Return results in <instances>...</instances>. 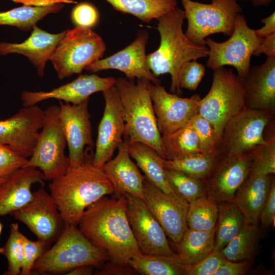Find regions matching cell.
Segmentation results:
<instances>
[{
	"label": "cell",
	"instance_id": "33",
	"mask_svg": "<svg viewBox=\"0 0 275 275\" xmlns=\"http://www.w3.org/2000/svg\"><path fill=\"white\" fill-rule=\"evenodd\" d=\"M128 265L139 274L184 275L183 264L176 256L146 255L133 257Z\"/></svg>",
	"mask_w": 275,
	"mask_h": 275
},
{
	"label": "cell",
	"instance_id": "6",
	"mask_svg": "<svg viewBox=\"0 0 275 275\" xmlns=\"http://www.w3.org/2000/svg\"><path fill=\"white\" fill-rule=\"evenodd\" d=\"M245 107L242 81L231 69L222 67L214 71L210 89L196 113L211 123L221 141L226 124Z\"/></svg>",
	"mask_w": 275,
	"mask_h": 275
},
{
	"label": "cell",
	"instance_id": "25",
	"mask_svg": "<svg viewBox=\"0 0 275 275\" xmlns=\"http://www.w3.org/2000/svg\"><path fill=\"white\" fill-rule=\"evenodd\" d=\"M43 175L33 167H23L0 184V216L10 214L26 204L32 198V186L44 185Z\"/></svg>",
	"mask_w": 275,
	"mask_h": 275
},
{
	"label": "cell",
	"instance_id": "3",
	"mask_svg": "<svg viewBox=\"0 0 275 275\" xmlns=\"http://www.w3.org/2000/svg\"><path fill=\"white\" fill-rule=\"evenodd\" d=\"M185 15L177 7L161 16L157 29L160 36L158 48L147 56L148 67L156 77L168 73L171 77L170 93L180 95V78L187 63L208 57V48L193 43L183 33Z\"/></svg>",
	"mask_w": 275,
	"mask_h": 275
},
{
	"label": "cell",
	"instance_id": "51",
	"mask_svg": "<svg viewBox=\"0 0 275 275\" xmlns=\"http://www.w3.org/2000/svg\"><path fill=\"white\" fill-rule=\"evenodd\" d=\"M15 3L33 7H46L59 3H76L73 0H11Z\"/></svg>",
	"mask_w": 275,
	"mask_h": 275
},
{
	"label": "cell",
	"instance_id": "2",
	"mask_svg": "<svg viewBox=\"0 0 275 275\" xmlns=\"http://www.w3.org/2000/svg\"><path fill=\"white\" fill-rule=\"evenodd\" d=\"M92 148L86 147L84 162L70 166L48 184L66 225L77 226L86 208L102 197L114 193V187L102 168L93 162Z\"/></svg>",
	"mask_w": 275,
	"mask_h": 275
},
{
	"label": "cell",
	"instance_id": "32",
	"mask_svg": "<svg viewBox=\"0 0 275 275\" xmlns=\"http://www.w3.org/2000/svg\"><path fill=\"white\" fill-rule=\"evenodd\" d=\"M64 7V3L46 7L23 5L19 7L0 12V25L15 26L23 31H32L38 21L49 14L58 13Z\"/></svg>",
	"mask_w": 275,
	"mask_h": 275
},
{
	"label": "cell",
	"instance_id": "41",
	"mask_svg": "<svg viewBox=\"0 0 275 275\" xmlns=\"http://www.w3.org/2000/svg\"><path fill=\"white\" fill-rule=\"evenodd\" d=\"M224 260L219 251H212L197 263L183 265L184 275H214Z\"/></svg>",
	"mask_w": 275,
	"mask_h": 275
},
{
	"label": "cell",
	"instance_id": "45",
	"mask_svg": "<svg viewBox=\"0 0 275 275\" xmlns=\"http://www.w3.org/2000/svg\"><path fill=\"white\" fill-rule=\"evenodd\" d=\"M204 66L193 60L185 65L180 78V87L191 91L197 89L205 75Z\"/></svg>",
	"mask_w": 275,
	"mask_h": 275
},
{
	"label": "cell",
	"instance_id": "52",
	"mask_svg": "<svg viewBox=\"0 0 275 275\" xmlns=\"http://www.w3.org/2000/svg\"><path fill=\"white\" fill-rule=\"evenodd\" d=\"M94 266L91 265H80L75 267L67 272L66 275H92L94 273Z\"/></svg>",
	"mask_w": 275,
	"mask_h": 275
},
{
	"label": "cell",
	"instance_id": "31",
	"mask_svg": "<svg viewBox=\"0 0 275 275\" xmlns=\"http://www.w3.org/2000/svg\"><path fill=\"white\" fill-rule=\"evenodd\" d=\"M245 223L243 215L234 202L218 205L213 251H220L238 233Z\"/></svg>",
	"mask_w": 275,
	"mask_h": 275
},
{
	"label": "cell",
	"instance_id": "17",
	"mask_svg": "<svg viewBox=\"0 0 275 275\" xmlns=\"http://www.w3.org/2000/svg\"><path fill=\"white\" fill-rule=\"evenodd\" d=\"M44 111L37 105L24 106L10 117L0 120V144L29 158L42 127Z\"/></svg>",
	"mask_w": 275,
	"mask_h": 275
},
{
	"label": "cell",
	"instance_id": "43",
	"mask_svg": "<svg viewBox=\"0 0 275 275\" xmlns=\"http://www.w3.org/2000/svg\"><path fill=\"white\" fill-rule=\"evenodd\" d=\"M71 18L76 26L91 29L97 24L99 16L94 6L89 3L82 2L73 8Z\"/></svg>",
	"mask_w": 275,
	"mask_h": 275
},
{
	"label": "cell",
	"instance_id": "47",
	"mask_svg": "<svg viewBox=\"0 0 275 275\" xmlns=\"http://www.w3.org/2000/svg\"><path fill=\"white\" fill-rule=\"evenodd\" d=\"M253 263L249 261L232 262L225 260L214 275H244L252 269Z\"/></svg>",
	"mask_w": 275,
	"mask_h": 275
},
{
	"label": "cell",
	"instance_id": "1",
	"mask_svg": "<svg viewBox=\"0 0 275 275\" xmlns=\"http://www.w3.org/2000/svg\"><path fill=\"white\" fill-rule=\"evenodd\" d=\"M78 225L110 260L129 266V261L142 253L128 221L125 196L102 197L86 208Z\"/></svg>",
	"mask_w": 275,
	"mask_h": 275
},
{
	"label": "cell",
	"instance_id": "16",
	"mask_svg": "<svg viewBox=\"0 0 275 275\" xmlns=\"http://www.w3.org/2000/svg\"><path fill=\"white\" fill-rule=\"evenodd\" d=\"M105 101L102 118L98 126L93 162L102 168L110 160L123 141L125 120L119 94L115 86L103 91Z\"/></svg>",
	"mask_w": 275,
	"mask_h": 275
},
{
	"label": "cell",
	"instance_id": "34",
	"mask_svg": "<svg viewBox=\"0 0 275 275\" xmlns=\"http://www.w3.org/2000/svg\"><path fill=\"white\" fill-rule=\"evenodd\" d=\"M166 159H179L201 153L196 133L189 121L172 133L161 136Z\"/></svg>",
	"mask_w": 275,
	"mask_h": 275
},
{
	"label": "cell",
	"instance_id": "48",
	"mask_svg": "<svg viewBox=\"0 0 275 275\" xmlns=\"http://www.w3.org/2000/svg\"><path fill=\"white\" fill-rule=\"evenodd\" d=\"M94 274L96 275L139 274L129 266L122 265L112 260L104 264L100 269L95 271Z\"/></svg>",
	"mask_w": 275,
	"mask_h": 275
},
{
	"label": "cell",
	"instance_id": "28",
	"mask_svg": "<svg viewBox=\"0 0 275 275\" xmlns=\"http://www.w3.org/2000/svg\"><path fill=\"white\" fill-rule=\"evenodd\" d=\"M262 233L258 224L245 222L238 233L219 251L223 258L232 262L253 263L260 249Z\"/></svg>",
	"mask_w": 275,
	"mask_h": 275
},
{
	"label": "cell",
	"instance_id": "35",
	"mask_svg": "<svg viewBox=\"0 0 275 275\" xmlns=\"http://www.w3.org/2000/svg\"><path fill=\"white\" fill-rule=\"evenodd\" d=\"M275 122H269L264 132L265 142L256 145L246 153L252 160L250 173L273 175L275 173Z\"/></svg>",
	"mask_w": 275,
	"mask_h": 275
},
{
	"label": "cell",
	"instance_id": "13",
	"mask_svg": "<svg viewBox=\"0 0 275 275\" xmlns=\"http://www.w3.org/2000/svg\"><path fill=\"white\" fill-rule=\"evenodd\" d=\"M252 160L247 153L223 154L203 180L205 196L213 203L234 202L236 194L250 174Z\"/></svg>",
	"mask_w": 275,
	"mask_h": 275
},
{
	"label": "cell",
	"instance_id": "53",
	"mask_svg": "<svg viewBox=\"0 0 275 275\" xmlns=\"http://www.w3.org/2000/svg\"><path fill=\"white\" fill-rule=\"evenodd\" d=\"M242 1H250L255 7L266 6L274 0H240Z\"/></svg>",
	"mask_w": 275,
	"mask_h": 275
},
{
	"label": "cell",
	"instance_id": "12",
	"mask_svg": "<svg viewBox=\"0 0 275 275\" xmlns=\"http://www.w3.org/2000/svg\"><path fill=\"white\" fill-rule=\"evenodd\" d=\"M10 215L26 225L37 240L48 248L66 225L54 200L43 187L33 192L31 199Z\"/></svg>",
	"mask_w": 275,
	"mask_h": 275
},
{
	"label": "cell",
	"instance_id": "39",
	"mask_svg": "<svg viewBox=\"0 0 275 275\" xmlns=\"http://www.w3.org/2000/svg\"><path fill=\"white\" fill-rule=\"evenodd\" d=\"M23 236L17 223L10 226L9 237L5 245L0 248V253L7 259L8 268L4 275L20 274L23 262Z\"/></svg>",
	"mask_w": 275,
	"mask_h": 275
},
{
	"label": "cell",
	"instance_id": "24",
	"mask_svg": "<svg viewBox=\"0 0 275 275\" xmlns=\"http://www.w3.org/2000/svg\"><path fill=\"white\" fill-rule=\"evenodd\" d=\"M117 156L102 167L112 183L117 197L129 194L145 201L142 175L136 164L131 160L128 144L123 140L118 147Z\"/></svg>",
	"mask_w": 275,
	"mask_h": 275
},
{
	"label": "cell",
	"instance_id": "20",
	"mask_svg": "<svg viewBox=\"0 0 275 275\" xmlns=\"http://www.w3.org/2000/svg\"><path fill=\"white\" fill-rule=\"evenodd\" d=\"M149 39L147 31L140 30L136 38L130 45L118 52L100 59L85 69L90 73L104 70L116 69L123 72L127 78H146L153 84H161L149 69L146 58V46Z\"/></svg>",
	"mask_w": 275,
	"mask_h": 275
},
{
	"label": "cell",
	"instance_id": "5",
	"mask_svg": "<svg viewBox=\"0 0 275 275\" xmlns=\"http://www.w3.org/2000/svg\"><path fill=\"white\" fill-rule=\"evenodd\" d=\"M54 242L36 261L31 274H65L78 266H95L110 260L108 254L95 245L76 226L65 225Z\"/></svg>",
	"mask_w": 275,
	"mask_h": 275
},
{
	"label": "cell",
	"instance_id": "23",
	"mask_svg": "<svg viewBox=\"0 0 275 275\" xmlns=\"http://www.w3.org/2000/svg\"><path fill=\"white\" fill-rule=\"evenodd\" d=\"M31 35L21 43L0 41V55L22 54L28 58L36 68L40 77L44 75L46 63L50 60L66 31L51 34L35 25Z\"/></svg>",
	"mask_w": 275,
	"mask_h": 275
},
{
	"label": "cell",
	"instance_id": "14",
	"mask_svg": "<svg viewBox=\"0 0 275 275\" xmlns=\"http://www.w3.org/2000/svg\"><path fill=\"white\" fill-rule=\"evenodd\" d=\"M124 196L128 221L142 253L176 256L164 231L145 201L127 194Z\"/></svg>",
	"mask_w": 275,
	"mask_h": 275
},
{
	"label": "cell",
	"instance_id": "18",
	"mask_svg": "<svg viewBox=\"0 0 275 275\" xmlns=\"http://www.w3.org/2000/svg\"><path fill=\"white\" fill-rule=\"evenodd\" d=\"M150 93L158 130L161 136L169 135L185 125L197 113L201 98H189L168 92L161 84H150Z\"/></svg>",
	"mask_w": 275,
	"mask_h": 275
},
{
	"label": "cell",
	"instance_id": "15",
	"mask_svg": "<svg viewBox=\"0 0 275 275\" xmlns=\"http://www.w3.org/2000/svg\"><path fill=\"white\" fill-rule=\"evenodd\" d=\"M145 202L166 235L175 244L187 229L189 203L175 193H166L149 182L144 176Z\"/></svg>",
	"mask_w": 275,
	"mask_h": 275
},
{
	"label": "cell",
	"instance_id": "40",
	"mask_svg": "<svg viewBox=\"0 0 275 275\" xmlns=\"http://www.w3.org/2000/svg\"><path fill=\"white\" fill-rule=\"evenodd\" d=\"M195 130L202 153H219L220 141L211 123L198 113L188 121Z\"/></svg>",
	"mask_w": 275,
	"mask_h": 275
},
{
	"label": "cell",
	"instance_id": "38",
	"mask_svg": "<svg viewBox=\"0 0 275 275\" xmlns=\"http://www.w3.org/2000/svg\"><path fill=\"white\" fill-rule=\"evenodd\" d=\"M164 171L174 191L189 203L205 196L203 180L178 170L164 169Z\"/></svg>",
	"mask_w": 275,
	"mask_h": 275
},
{
	"label": "cell",
	"instance_id": "7",
	"mask_svg": "<svg viewBox=\"0 0 275 275\" xmlns=\"http://www.w3.org/2000/svg\"><path fill=\"white\" fill-rule=\"evenodd\" d=\"M180 1L187 21L185 34L199 45H206V38L211 35L222 33L230 36L236 17L242 12L236 0H211L210 4Z\"/></svg>",
	"mask_w": 275,
	"mask_h": 275
},
{
	"label": "cell",
	"instance_id": "11",
	"mask_svg": "<svg viewBox=\"0 0 275 275\" xmlns=\"http://www.w3.org/2000/svg\"><path fill=\"white\" fill-rule=\"evenodd\" d=\"M274 114L245 107L226 124L219 151L223 154L244 153L256 145L263 143L267 125Z\"/></svg>",
	"mask_w": 275,
	"mask_h": 275
},
{
	"label": "cell",
	"instance_id": "9",
	"mask_svg": "<svg viewBox=\"0 0 275 275\" xmlns=\"http://www.w3.org/2000/svg\"><path fill=\"white\" fill-rule=\"evenodd\" d=\"M106 49L102 38L90 28L66 30L50 61L60 79L80 74L88 65L101 59Z\"/></svg>",
	"mask_w": 275,
	"mask_h": 275
},
{
	"label": "cell",
	"instance_id": "37",
	"mask_svg": "<svg viewBox=\"0 0 275 275\" xmlns=\"http://www.w3.org/2000/svg\"><path fill=\"white\" fill-rule=\"evenodd\" d=\"M218 205L205 196L189 203L187 213V227L198 231H211L215 228Z\"/></svg>",
	"mask_w": 275,
	"mask_h": 275
},
{
	"label": "cell",
	"instance_id": "26",
	"mask_svg": "<svg viewBox=\"0 0 275 275\" xmlns=\"http://www.w3.org/2000/svg\"><path fill=\"white\" fill-rule=\"evenodd\" d=\"M273 175L250 173L238 190L234 202L242 213L245 222L259 223Z\"/></svg>",
	"mask_w": 275,
	"mask_h": 275
},
{
	"label": "cell",
	"instance_id": "54",
	"mask_svg": "<svg viewBox=\"0 0 275 275\" xmlns=\"http://www.w3.org/2000/svg\"><path fill=\"white\" fill-rule=\"evenodd\" d=\"M9 176H5V177H0V184L3 182L4 180H5L7 177H8Z\"/></svg>",
	"mask_w": 275,
	"mask_h": 275
},
{
	"label": "cell",
	"instance_id": "50",
	"mask_svg": "<svg viewBox=\"0 0 275 275\" xmlns=\"http://www.w3.org/2000/svg\"><path fill=\"white\" fill-rule=\"evenodd\" d=\"M261 22L264 24L263 27L254 30L255 35L257 38H264L275 33V12L273 11L269 16L261 19Z\"/></svg>",
	"mask_w": 275,
	"mask_h": 275
},
{
	"label": "cell",
	"instance_id": "22",
	"mask_svg": "<svg viewBox=\"0 0 275 275\" xmlns=\"http://www.w3.org/2000/svg\"><path fill=\"white\" fill-rule=\"evenodd\" d=\"M242 84L246 108L275 114V57L250 67Z\"/></svg>",
	"mask_w": 275,
	"mask_h": 275
},
{
	"label": "cell",
	"instance_id": "42",
	"mask_svg": "<svg viewBox=\"0 0 275 275\" xmlns=\"http://www.w3.org/2000/svg\"><path fill=\"white\" fill-rule=\"evenodd\" d=\"M48 248L42 241H33L23 235V262L20 275H31L35 263Z\"/></svg>",
	"mask_w": 275,
	"mask_h": 275
},
{
	"label": "cell",
	"instance_id": "55",
	"mask_svg": "<svg viewBox=\"0 0 275 275\" xmlns=\"http://www.w3.org/2000/svg\"><path fill=\"white\" fill-rule=\"evenodd\" d=\"M3 228V225L1 222H0V236L2 232Z\"/></svg>",
	"mask_w": 275,
	"mask_h": 275
},
{
	"label": "cell",
	"instance_id": "46",
	"mask_svg": "<svg viewBox=\"0 0 275 275\" xmlns=\"http://www.w3.org/2000/svg\"><path fill=\"white\" fill-rule=\"evenodd\" d=\"M275 220V179L273 176L270 190L260 215V227L262 233L268 231L271 227L274 228Z\"/></svg>",
	"mask_w": 275,
	"mask_h": 275
},
{
	"label": "cell",
	"instance_id": "36",
	"mask_svg": "<svg viewBox=\"0 0 275 275\" xmlns=\"http://www.w3.org/2000/svg\"><path fill=\"white\" fill-rule=\"evenodd\" d=\"M220 156L221 153L212 154L200 153L179 159L162 158V163L164 169L180 171L204 180L212 171Z\"/></svg>",
	"mask_w": 275,
	"mask_h": 275
},
{
	"label": "cell",
	"instance_id": "29",
	"mask_svg": "<svg viewBox=\"0 0 275 275\" xmlns=\"http://www.w3.org/2000/svg\"><path fill=\"white\" fill-rule=\"evenodd\" d=\"M216 227L211 231H198L187 228L176 243L177 256L183 265L199 262L213 250Z\"/></svg>",
	"mask_w": 275,
	"mask_h": 275
},
{
	"label": "cell",
	"instance_id": "4",
	"mask_svg": "<svg viewBox=\"0 0 275 275\" xmlns=\"http://www.w3.org/2000/svg\"><path fill=\"white\" fill-rule=\"evenodd\" d=\"M151 83L146 78L138 79L136 82L125 77L116 79L115 86L125 120L123 141L128 144L134 142L146 144L166 159L150 93Z\"/></svg>",
	"mask_w": 275,
	"mask_h": 275
},
{
	"label": "cell",
	"instance_id": "8",
	"mask_svg": "<svg viewBox=\"0 0 275 275\" xmlns=\"http://www.w3.org/2000/svg\"><path fill=\"white\" fill-rule=\"evenodd\" d=\"M44 111V119L36 146L24 167L39 168L44 180L64 174L70 167L65 153L67 142L60 118V105H51Z\"/></svg>",
	"mask_w": 275,
	"mask_h": 275
},
{
	"label": "cell",
	"instance_id": "27",
	"mask_svg": "<svg viewBox=\"0 0 275 275\" xmlns=\"http://www.w3.org/2000/svg\"><path fill=\"white\" fill-rule=\"evenodd\" d=\"M128 151L149 182L166 193H175L166 179L162 158L155 150L144 143L134 142L128 144Z\"/></svg>",
	"mask_w": 275,
	"mask_h": 275
},
{
	"label": "cell",
	"instance_id": "30",
	"mask_svg": "<svg viewBox=\"0 0 275 275\" xmlns=\"http://www.w3.org/2000/svg\"><path fill=\"white\" fill-rule=\"evenodd\" d=\"M116 11L131 14L144 22L157 19L177 7V0H105Z\"/></svg>",
	"mask_w": 275,
	"mask_h": 275
},
{
	"label": "cell",
	"instance_id": "21",
	"mask_svg": "<svg viewBox=\"0 0 275 275\" xmlns=\"http://www.w3.org/2000/svg\"><path fill=\"white\" fill-rule=\"evenodd\" d=\"M116 82L113 77H101L94 74L80 75L72 81L50 91H24L21 94V100L24 106L35 105L50 98L77 104L89 99L92 94L115 86Z\"/></svg>",
	"mask_w": 275,
	"mask_h": 275
},
{
	"label": "cell",
	"instance_id": "44",
	"mask_svg": "<svg viewBox=\"0 0 275 275\" xmlns=\"http://www.w3.org/2000/svg\"><path fill=\"white\" fill-rule=\"evenodd\" d=\"M28 159L9 147L0 144V177L9 176L16 170L24 167Z\"/></svg>",
	"mask_w": 275,
	"mask_h": 275
},
{
	"label": "cell",
	"instance_id": "19",
	"mask_svg": "<svg viewBox=\"0 0 275 275\" xmlns=\"http://www.w3.org/2000/svg\"><path fill=\"white\" fill-rule=\"evenodd\" d=\"M89 101V99L77 104L60 101L61 121L69 150L70 166L82 163L85 147L94 146Z\"/></svg>",
	"mask_w": 275,
	"mask_h": 275
},
{
	"label": "cell",
	"instance_id": "49",
	"mask_svg": "<svg viewBox=\"0 0 275 275\" xmlns=\"http://www.w3.org/2000/svg\"><path fill=\"white\" fill-rule=\"evenodd\" d=\"M262 53L267 57H275V33L263 38L253 55L259 56Z\"/></svg>",
	"mask_w": 275,
	"mask_h": 275
},
{
	"label": "cell",
	"instance_id": "10",
	"mask_svg": "<svg viewBox=\"0 0 275 275\" xmlns=\"http://www.w3.org/2000/svg\"><path fill=\"white\" fill-rule=\"evenodd\" d=\"M263 39L256 37L254 30L249 28L243 15L239 13L227 40L218 42L209 38L206 39L208 48L206 66L213 71L225 66H232L242 81L251 67V57Z\"/></svg>",
	"mask_w": 275,
	"mask_h": 275
}]
</instances>
